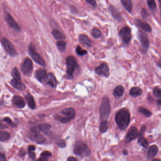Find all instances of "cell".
<instances>
[{"label": "cell", "mask_w": 161, "mask_h": 161, "mask_svg": "<svg viewBox=\"0 0 161 161\" xmlns=\"http://www.w3.org/2000/svg\"><path fill=\"white\" fill-rule=\"evenodd\" d=\"M158 66L160 68H161V59H160L159 61H158Z\"/></svg>", "instance_id": "49"}, {"label": "cell", "mask_w": 161, "mask_h": 161, "mask_svg": "<svg viewBox=\"0 0 161 161\" xmlns=\"http://www.w3.org/2000/svg\"><path fill=\"white\" fill-rule=\"evenodd\" d=\"M13 104L19 108H23L25 107V103L20 96H15L12 98Z\"/></svg>", "instance_id": "16"}, {"label": "cell", "mask_w": 161, "mask_h": 161, "mask_svg": "<svg viewBox=\"0 0 161 161\" xmlns=\"http://www.w3.org/2000/svg\"><path fill=\"white\" fill-rule=\"evenodd\" d=\"M115 121L118 127L121 130H125L130 122V114L127 109L124 108L117 112L115 117Z\"/></svg>", "instance_id": "1"}, {"label": "cell", "mask_w": 161, "mask_h": 161, "mask_svg": "<svg viewBox=\"0 0 161 161\" xmlns=\"http://www.w3.org/2000/svg\"><path fill=\"white\" fill-rule=\"evenodd\" d=\"M157 103L158 105H161V100H157Z\"/></svg>", "instance_id": "50"}, {"label": "cell", "mask_w": 161, "mask_h": 161, "mask_svg": "<svg viewBox=\"0 0 161 161\" xmlns=\"http://www.w3.org/2000/svg\"><path fill=\"white\" fill-rule=\"evenodd\" d=\"M36 150V147L34 145H30L28 148V151H34Z\"/></svg>", "instance_id": "46"}, {"label": "cell", "mask_w": 161, "mask_h": 161, "mask_svg": "<svg viewBox=\"0 0 161 161\" xmlns=\"http://www.w3.org/2000/svg\"><path fill=\"white\" fill-rule=\"evenodd\" d=\"M2 43L5 50L7 53L12 56H15L17 55V53L16 50L12 44L5 38H3L2 39Z\"/></svg>", "instance_id": "7"}, {"label": "cell", "mask_w": 161, "mask_h": 161, "mask_svg": "<svg viewBox=\"0 0 161 161\" xmlns=\"http://www.w3.org/2000/svg\"><path fill=\"white\" fill-rule=\"evenodd\" d=\"M66 45H67V42L61 40L58 41L57 43V46L58 49L61 52H64L66 51Z\"/></svg>", "instance_id": "30"}, {"label": "cell", "mask_w": 161, "mask_h": 161, "mask_svg": "<svg viewBox=\"0 0 161 161\" xmlns=\"http://www.w3.org/2000/svg\"><path fill=\"white\" fill-rule=\"evenodd\" d=\"M52 35L57 40H62L65 39L66 37L58 30H54L51 32Z\"/></svg>", "instance_id": "28"}, {"label": "cell", "mask_w": 161, "mask_h": 161, "mask_svg": "<svg viewBox=\"0 0 161 161\" xmlns=\"http://www.w3.org/2000/svg\"><path fill=\"white\" fill-rule=\"evenodd\" d=\"M26 99L27 101L28 106L32 109H35L36 108V105L35 103V100L33 96L30 94H28L26 96Z\"/></svg>", "instance_id": "26"}, {"label": "cell", "mask_w": 161, "mask_h": 161, "mask_svg": "<svg viewBox=\"0 0 161 161\" xmlns=\"http://www.w3.org/2000/svg\"><path fill=\"white\" fill-rule=\"evenodd\" d=\"M109 10L111 12V15L115 20L119 21V22H121L122 21V18L121 15L119 12H118V10L114 6L110 5L109 8Z\"/></svg>", "instance_id": "17"}, {"label": "cell", "mask_w": 161, "mask_h": 161, "mask_svg": "<svg viewBox=\"0 0 161 161\" xmlns=\"http://www.w3.org/2000/svg\"><path fill=\"white\" fill-rule=\"evenodd\" d=\"M119 35L122 38L123 42L126 44L129 43L132 39V36L131 29L128 26H125V27H122L120 31Z\"/></svg>", "instance_id": "8"}, {"label": "cell", "mask_w": 161, "mask_h": 161, "mask_svg": "<svg viewBox=\"0 0 161 161\" xmlns=\"http://www.w3.org/2000/svg\"><path fill=\"white\" fill-rule=\"evenodd\" d=\"M139 111L141 114H143L145 116H146V117H150L152 115L151 112H150L149 111L146 109L142 107H140L139 108Z\"/></svg>", "instance_id": "34"}, {"label": "cell", "mask_w": 161, "mask_h": 161, "mask_svg": "<svg viewBox=\"0 0 161 161\" xmlns=\"http://www.w3.org/2000/svg\"><path fill=\"white\" fill-rule=\"evenodd\" d=\"M12 75L13 79H21L20 73L16 68H13L12 71Z\"/></svg>", "instance_id": "36"}, {"label": "cell", "mask_w": 161, "mask_h": 161, "mask_svg": "<svg viewBox=\"0 0 161 161\" xmlns=\"http://www.w3.org/2000/svg\"><path fill=\"white\" fill-rule=\"evenodd\" d=\"M85 1L94 8L96 7L97 3L95 0H85Z\"/></svg>", "instance_id": "41"}, {"label": "cell", "mask_w": 161, "mask_h": 161, "mask_svg": "<svg viewBox=\"0 0 161 161\" xmlns=\"http://www.w3.org/2000/svg\"><path fill=\"white\" fill-rule=\"evenodd\" d=\"M147 4L150 10L154 11L156 8V4L155 0H147Z\"/></svg>", "instance_id": "33"}, {"label": "cell", "mask_w": 161, "mask_h": 161, "mask_svg": "<svg viewBox=\"0 0 161 161\" xmlns=\"http://www.w3.org/2000/svg\"><path fill=\"white\" fill-rule=\"evenodd\" d=\"M4 121H5V122L8 123L9 125H11V126H14L13 123V122H12V120H11V119H9V118H7V117L5 118V119H4Z\"/></svg>", "instance_id": "43"}, {"label": "cell", "mask_w": 161, "mask_h": 161, "mask_svg": "<svg viewBox=\"0 0 161 161\" xmlns=\"http://www.w3.org/2000/svg\"><path fill=\"white\" fill-rule=\"evenodd\" d=\"M29 138L31 140L38 144H43L45 141L44 137L36 130H32L31 131Z\"/></svg>", "instance_id": "10"}, {"label": "cell", "mask_w": 161, "mask_h": 161, "mask_svg": "<svg viewBox=\"0 0 161 161\" xmlns=\"http://www.w3.org/2000/svg\"><path fill=\"white\" fill-rule=\"evenodd\" d=\"M92 35L95 38H100L102 36L101 32L98 29L94 28L92 30Z\"/></svg>", "instance_id": "35"}, {"label": "cell", "mask_w": 161, "mask_h": 161, "mask_svg": "<svg viewBox=\"0 0 161 161\" xmlns=\"http://www.w3.org/2000/svg\"><path fill=\"white\" fill-rule=\"evenodd\" d=\"M30 156L32 160H34L36 159V154L34 153V151H29Z\"/></svg>", "instance_id": "44"}, {"label": "cell", "mask_w": 161, "mask_h": 161, "mask_svg": "<svg viewBox=\"0 0 161 161\" xmlns=\"http://www.w3.org/2000/svg\"><path fill=\"white\" fill-rule=\"evenodd\" d=\"M6 160V157L4 154L0 153V161H5Z\"/></svg>", "instance_id": "45"}, {"label": "cell", "mask_w": 161, "mask_h": 161, "mask_svg": "<svg viewBox=\"0 0 161 161\" xmlns=\"http://www.w3.org/2000/svg\"><path fill=\"white\" fill-rule=\"evenodd\" d=\"M46 83L49 85L53 87H55L57 86V81L55 77L52 73H49L46 76Z\"/></svg>", "instance_id": "20"}, {"label": "cell", "mask_w": 161, "mask_h": 161, "mask_svg": "<svg viewBox=\"0 0 161 161\" xmlns=\"http://www.w3.org/2000/svg\"><path fill=\"white\" fill-rule=\"evenodd\" d=\"M66 118H68L70 120L74 119L75 117V112L74 110L72 108H68L63 110L61 112Z\"/></svg>", "instance_id": "18"}, {"label": "cell", "mask_w": 161, "mask_h": 161, "mask_svg": "<svg viewBox=\"0 0 161 161\" xmlns=\"http://www.w3.org/2000/svg\"><path fill=\"white\" fill-rule=\"evenodd\" d=\"M2 102L1 101H0V105H2Z\"/></svg>", "instance_id": "54"}, {"label": "cell", "mask_w": 161, "mask_h": 161, "mask_svg": "<svg viewBox=\"0 0 161 161\" xmlns=\"http://www.w3.org/2000/svg\"><path fill=\"white\" fill-rule=\"evenodd\" d=\"M79 40L80 42L84 44V45H86L88 47H91V41L85 35H80L79 37Z\"/></svg>", "instance_id": "24"}, {"label": "cell", "mask_w": 161, "mask_h": 161, "mask_svg": "<svg viewBox=\"0 0 161 161\" xmlns=\"http://www.w3.org/2000/svg\"><path fill=\"white\" fill-rule=\"evenodd\" d=\"M136 24L138 26L140 29L147 32H151L152 31V29L150 26L145 21L142 20H138L136 21Z\"/></svg>", "instance_id": "19"}, {"label": "cell", "mask_w": 161, "mask_h": 161, "mask_svg": "<svg viewBox=\"0 0 161 161\" xmlns=\"http://www.w3.org/2000/svg\"><path fill=\"white\" fill-rule=\"evenodd\" d=\"M141 15L144 19H146L149 16V14H148V12L146 11V9L144 8L142 9L141 12Z\"/></svg>", "instance_id": "39"}, {"label": "cell", "mask_w": 161, "mask_h": 161, "mask_svg": "<svg viewBox=\"0 0 161 161\" xmlns=\"http://www.w3.org/2000/svg\"><path fill=\"white\" fill-rule=\"evenodd\" d=\"M50 125L48 123H41L39 125V130L42 132L47 133L50 129Z\"/></svg>", "instance_id": "29"}, {"label": "cell", "mask_w": 161, "mask_h": 161, "mask_svg": "<svg viewBox=\"0 0 161 161\" xmlns=\"http://www.w3.org/2000/svg\"><path fill=\"white\" fill-rule=\"evenodd\" d=\"M47 72L45 69H39L36 71L35 76L36 79L40 82H42L46 76Z\"/></svg>", "instance_id": "21"}, {"label": "cell", "mask_w": 161, "mask_h": 161, "mask_svg": "<svg viewBox=\"0 0 161 161\" xmlns=\"http://www.w3.org/2000/svg\"><path fill=\"white\" fill-rule=\"evenodd\" d=\"M5 19L7 23L8 24L9 26L12 27L13 29L19 31L20 30V27L19 26V25L17 23V22L15 21L12 16H11L8 12H6L5 14Z\"/></svg>", "instance_id": "13"}, {"label": "cell", "mask_w": 161, "mask_h": 161, "mask_svg": "<svg viewBox=\"0 0 161 161\" xmlns=\"http://www.w3.org/2000/svg\"><path fill=\"white\" fill-rule=\"evenodd\" d=\"M7 128V126L5 124H2L0 123V130L1 129H4Z\"/></svg>", "instance_id": "47"}, {"label": "cell", "mask_w": 161, "mask_h": 161, "mask_svg": "<svg viewBox=\"0 0 161 161\" xmlns=\"http://www.w3.org/2000/svg\"><path fill=\"white\" fill-rule=\"evenodd\" d=\"M11 137L10 134L7 132L0 131V141L8 140Z\"/></svg>", "instance_id": "32"}, {"label": "cell", "mask_w": 161, "mask_h": 161, "mask_svg": "<svg viewBox=\"0 0 161 161\" xmlns=\"http://www.w3.org/2000/svg\"><path fill=\"white\" fill-rule=\"evenodd\" d=\"M142 93V90L139 87H133L131 89L130 91V94L132 96L137 97L140 96Z\"/></svg>", "instance_id": "27"}, {"label": "cell", "mask_w": 161, "mask_h": 161, "mask_svg": "<svg viewBox=\"0 0 161 161\" xmlns=\"http://www.w3.org/2000/svg\"><path fill=\"white\" fill-rule=\"evenodd\" d=\"M160 12H161V5H160Z\"/></svg>", "instance_id": "52"}, {"label": "cell", "mask_w": 161, "mask_h": 161, "mask_svg": "<svg viewBox=\"0 0 161 161\" xmlns=\"http://www.w3.org/2000/svg\"><path fill=\"white\" fill-rule=\"evenodd\" d=\"M76 52H77V54L80 56H83V55L87 54V51L83 49L82 47H80L79 46H77V48H76Z\"/></svg>", "instance_id": "37"}, {"label": "cell", "mask_w": 161, "mask_h": 161, "mask_svg": "<svg viewBox=\"0 0 161 161\" xmlns=\"http://www.w3.org/2000/svg\"><path fill=\"white\" fill-rule=\"evenodd\" d=\"M108 128V122L107 120H103L100 124L99 129L101 132L105 133L107 131Z\"/></svg>", "instance_id": "31"}, {"label": "cell", "mask_w": 161, "mask_h": 161, "mask_svg": "<svg viewBox=\"0 0 161 161\" xmlns=\"http://www.w3.org/2000/svg\"><path fill=\"white\" fill-rule=\"evenodd\" d=\"M28 53L30 55L31 58L34 60L35 62H36L40 65L43 67L45 66V62L42 57L40 56L39 54L37 53L36 48L35 45L33 44H30L29 46L28 47Z\"/></svg>", "instance_id": "5"}, {"label": "cell", "mask_w": 161, "mask_h": 161, "mask_svg": "<svg viewBox=\"0 0 161 161\" xmlns=\"http://www.w3.org/2000/svg\"><path fill=\"white\" fill-rule=\"evenodd\" d=\"M41 156H42V157H43V158L47 159V157H51V154L49 151H45L43 152L41 154Z\"/></svg>", "instance_id": "40"}, {"label": "cell", "mask_w": 161, "mask_h": 161, "mask_svg": "<svg viewBox=\"0 0 161 161\" xmlns=\"http://www.w3.org/2000/svg\"><path fill=\"white\" fill-rule=\"evenodd\" d=\"M11 85L15 89L19 91H24L25 90L26 86L21 81V79H13L11 82Z\"/></svg>", "instance_id": "15"}, {"label": "cell", "mask_w": 161, "mask_h": 161, "mask_svg": "<svg viewBox=\"0 0 161 161\" xmlns=\"http://www.w3.org/2000/svg\"><path fill=\"white\" fill-rule=\"evenodd\" d=\"M125 92V89L122 86H118L115 87L114 91V96L116 97H119L124 95Z\"/></svg>", "instance_id": "25"}, {"label": "cell", "mask_w": 161, "mask_h": 161, "mask_svg": "<svg viewBox=\"0 0 161 161\" xmlns=\"http://www.w3.org/2000/svg\"><path fill=\"white\" fill-rule=\"evenodd\" d=\"M74 151L75 155L82 156H88L91 154V151L87 145L82 142H77L75 143Z\"/></svg>", "instance_id": "4"}, {"label": "cell", "mask_w": 161, "mask_h": 161, "mask_svg": "<svg viewBox=\"0 0 161 161\" xmlns=\"http://www.w3.org/2000/svg\"><path fill=\"white\" fill-rule=\"evenodd\" d=\"M158 152V148L156 145H152L150 147L148 151V157L149 159L153 158L157 155Z\"/></svg>", "instance_id": "22"}, {"label": "cell", "mask_w": 161, "mask_h": 161, "mask_svg": "<svg viewBox=\"0 0 161 161\" xmlns=\"http://www.w3.org/2000/svg\"><path fill=\"white\" fill-rule=\"evenodd\" d=\"M67 161H77V159H76V158H74V157H70L68 158V159H67Z\"/></svg>", "instance_id": "48"}, {"label": "cell", "mask_w": 161, "mask_h": 161, "mask_svg": "<svg viewBox=\"0 0 161 161\" xmlns=\"http://www.w3.org/2000/svg\"><path fill=\"white\" fill-rule=\"evenodd\" d=\"M128 154V152L126 150H125L124 151V154L125 155H127Z\"/></svg>", "instance_id": "51"}, {"label": "cell", "mask_w": 161, "mask_h": 161, "mask_svg": "<svg viewBox=\"0 0 161 161\" xmlns=\"http://www.w3.org/2000/svg\"><path fill=\"white\" fill-rule=\"evenodd\" d=\"M57 144L58 145V146L60 148H64L66 146L65 141L63 140H59L58 142H57Z\"/></svg>", "instance_id": "42"}, {"label": "cell", "mask_w": 161, "mask_h": 161, "mask_svg": "<svg viewBox=\"0 0 161 161\" xmlns=\"http://www.w3.org/2000/svg\"><path fill=\"white\" fill-rule=\"evenodd\" d=\"M159 3H160V5H161V0H158Z\"/></svg>", "instance_id": "53"}, {"label": "cell", "mask_w": 161, "mask_h": 161, "mask_svg": "<svg viewBox=\"0 0 161 161\" xmlns=\"http://www.w3.org/2000/svg\"><path fill=\"white\" fill-rule=\"evenodd\" d=\"M21 70L25 75H29L31 73L33 70V64L30 58H27L25 59L21 65Z\"/></svg>", "instance_id": "9"}, {"label": "cell", "mask_w": 161, "mask_h": 161, "mask_svg": "<svg viewBox=\"0 0 161 161\" xmlns=\"http://www.w3.org/2000/svg\"><path fill=\"white\" fill-rule=\"evenodd\" d=\"M138 37L141 44V52L143 54H146L148 52L150 45L149 40L148 36L143 32L139 31Z\"/></svg>", "instance_id": "6"}, {"label": "cell", "mask_w": 161, "mask_h": 161, "mask_svg": "<svg viewBox=\"0 0 161 161\" xmlns=\"http://www.w3.org/2000/svg\"><path fill=\"white\" fill-rule=\"evenodd\" d=\"M139 135L138 130L135 127H132L130 128L125 138V141L127 143H129L131 141L136 139Z\"/></svg>", "instance_id": "12"}, {"label": "cell", "mask_w": 161, "mask_h": 161, "mask_svg": "<svg viewBox=\"0 0 161 161\" xmlns=\"http://www.w3.org/2000/svg\"><path fill=\"white\" fill-rule=\"evenodd\" d=\"M110 110H111V107H110V101L108 97L106 96L103 97L99 109L101 119L103 121L107 120L110 115Z\"/></svg>", "instance_id": "2"}, {"label": "cell", "mask_w": 161, "mask_h": 161, "mask_svg": "<svg viewBox=\"0 0 161 161\" xmlns=\"http://www.w3.org/2000/svg\"><path fill=\"white\" fill-rule=\"evenodd\" d=\"M146 128L145 127H142L141 128V131L140 133L139 134V138L138 143L141 146H143L145 149L148 148L149 146V143L146 139L145 138L143 137V134L146 131Z\"/></svg>", "instance_id": "14"}, {"label": "cell", "mask_w": 161, "mask_h": 161, "mask_svg": "<svg viewBox=\"0 0 161 161\" xmlns=\"http://www.w3.org/2000/svg\"><path fill=\"white\" fill-rule=\"evenodd\" d=\"M122 6L128 12L131 13L132 10V0H121Z\"/></svg>", "instance_id": "23"}, {"label": "cell", "mask_w": 161, "mask_h": 161, "mask_svg": "<svg viewBox=\"0 0 161 161\" xmlns=\"http://www.w3.org/2000/svg\"><path fill=\"white\" fill-rule=\"evenodd\" d=\"M153 94L156 97H161V89L159 87H155L153 90Z\"/></svg>", "instance_id": "38"}, {"label": "cell", "mask_w": 161, "mask_h": 161, "mask_svg": "<svg viewBox=\"0 0 161 161\" xmlns=\"http://www.w3.org/2000/svg\"><path fill=\"white\" fill-rule=\"evenodd\" d=\"M66 65L67 67V75L69 79H72L73 77L74 72L78 68L77 61L75 57L73 56H69L66 58Z\"/></svg>", "instance_id": "3"}, {"label": "cell", "mask_w": 161, "mask_h": 161, "mask_svg": "<svg viewBox=\"0 0 161 161\" xmlns=\"http://www.w3.org/2000/svg\"><path fill=\"white\" fill-rule=\"evenodd\" d=\"M97 74L100 76L108 77L109 75V68L106 63H104L97 67L95 70Z\"/></svg>", "instance_id": "11"}]
</instances>
